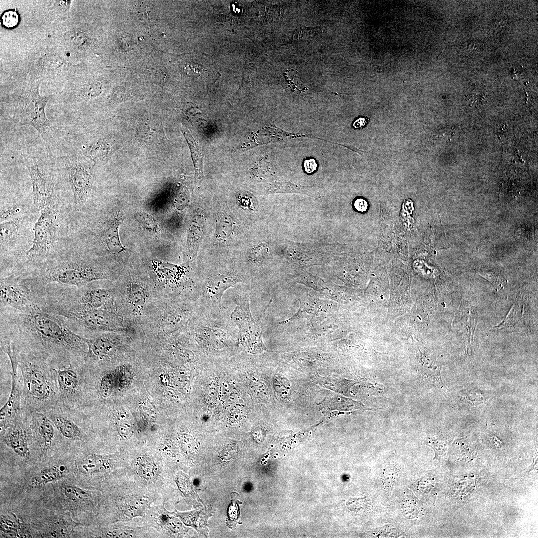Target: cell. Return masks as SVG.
I'll return each mask as SVG.
<instances>
[{"mask_svg":"<svg viewBox=\"0 0 538 538\" xmlns=\"http://www.w3.org/2000/svg\"><path fill=\"white\" fill-rule=\"evenodd\" d=\"M182 132L190 149L194 167L195 181L201 182L204 177L203 152L188 131L182 130Z\"/></svg>","mask_w":538,"mask_h":538,"instance_id":"cell-25","label":"cell"},{"mask_svg":"<svg viewBox=\"0 0 538 538\" xmlns=\"http://www.w3.org/2000/svg\"><path fill=\"white\" fill-rule=\"evenodd\" d=\"M129 298L133 303L140 304L144 300L145 297L144 289L142 286L137 282H133L129 288Z\"/></svg>","mask_w":538,"mask_h":538,"instance_id":"cell-34","label":"cell"},{"mask_svg":"<svg viewBox=\"0 0 538 538\" xmlns=\"http://www.w3.org/2000/svg\"><path fill=\"white\" fill-rule=\"evenodd\" d=\"M354 206L357 210L360 212H364L366 210L368 204L366 200L360 198L357 199L354 203Z\"/></svg>","mask_w":538,"mask_h":538,"instance_id":"cell-42","label":"cell"},{"mask_svg":"<svg viewBox=\"0 0 538 538\" xmlns=\"http://www.w3.org/2000/svg\"><path fill=\"white\" fill-rule=\"evenodd\" d=\"M186 73L190 76H197L199 73V68L198 65L193 63H187L185 66Z\"/></svg>","mask_w":538,"mask_h":538,"instance_id":"cell-40","label":"cell"},{"mask_svg":"<svg viewBox=\"0 0 538 538\" xmlns=\"http://www.w3.org/2000/svg\"><path fill=\"white\" fill-rule=\"evenodd\" d=\"M0 531L14 537H31L27 526L13 514L11 516H1Z\"/></svg>","mask_w":538,"mask_h":538,"instance_id":"cell-24","label":"cell"},{"mask_svg":"<svg viewBox=\"0 0 538 538\" xmlns=\"http://www.w3.org/2000/svg\"><path fill=\"white\" fill-rule=\"evenodd\" d=\"M87 347L85 361L90 360L106 361L116 353V340L110 333H104L93 338L84 337Z\"/></svg>","mask_w":538,"mask_h":538,"instance_id":"cell-18","label":"cell"},{"mask_svg":"<svg viewBox=\"0 0 538 538\" xmlns=\"http://www.w3.org/2000/svg\"><path fill=\"white\" fill-rule=\"evenodd\" d=\"M84 363L72 364L62 368H56L59 399L62 404L80 409L82 391V372Z\"/></svg>","mask_w":538,"mask_h":538,"instance_id":"cell-10","label":"cell"},{"mask_svg":"<svg viewBox=\"0 0 538 538\" xmlns=\"http://www.w3.org/2000/svg\"><path fill=\"white\" fill-rule=\"evenodd\" d=\"M32 275L40 286L78 288L112 278L111 271L101 265L78 254L65 252L33 270Z\"/></svg>","mask_w":538,"mask_h":538,"instance_id":"cell-3","label":"cell"},{"mask_svg":"<svg viewBox=\"0 0 538 538\" xmlns=\"http://www.w3.org/2000/svg\"><path fill=\"white\" fill-rule=\"evenodd\" d=\"M27 215L0 223V258L4 256L6 254L10 257L9 260L14 262L17 256L16 250L19 249L18 246L25 239V234H28L27 231H29ZM11 263L10 264H11Z\"/></svg>","mask_w":538,"mask_h":538,"instance_id":"cell-14","label":"cell"},{"mask_svg":"<svg viewBox=\"0 0 538 538\" xmlns=\"http://www.w3.org/2000/svg\"><path fill=\"white\" fill-rule=\"evenodd\" d=\"M21 159L31 180L34 212L40 213L47 207L57 206V179L47 161L32 151L24 150Z\"/></svg>","mask_w":538,"mask_h":538,"instance_id":"cell-5","label":"cell"},{"mask_svg":"<svg viewBox=\"0 0 538 538\" xmlns=\"http://www.w3.org/2000/svg\"><path fill=\"white\" fill-rule=\"evenodd\" d=\"M24 414L22 410L14 421L1 431L2 441L16 454L26 458L30 454L29 437Z\"/></svg>","mask_w":538,"mask_h":538,"instance_id":"cell-17","label":"cell"},{"mask_svg":"<svg viewBox=\"0 0 538 538\" xmlns=\"http://www.w3.org/2000/svg\"><path fill=\"white\" fill-rule=\"evenodd\" d=\"M231 318L239 329L240 339L251 350L256 352L265 349L261 331L252 316L248 298L239 299Z\"/></svg>","mask_w":538,"mask_h":538,"instance_id":"cell-12","label":"cell"},{"mask_svg":"<svg viewBox=\"0 0 538 538\" xmlns=\"http://www.w3.org/2000/svg\"><path fill=\"white\" fill-rule=\"evenodd\" d=\"M23 411L37 445L44 450L50 449L54 443L56 427L53 422L41 411Z\"/></svg>","mask_w":538,"mask_h":538,"instance_id":"cell-16","label":"cell"},{"mask_svg":"<svg viewBox=\"0 0 538 538\" xmlns=\"http://www.w3.org/2000/svg\"><path fill=\"white\" fill-rule=\"evenodd\" d=\"M304 168L308 173H311L316 170L317 164L313 159H310L305 161Z\"/></svg>","mask_w":538,"mask_h":538,"instance_id":"cell-41","label":"cell"},{"mask_svg":"<svg viewBox=\"0 0 538 538\" xmlns=\"http://www.w3.org/2000/svg\"><path fill=\"white\" fill-rule=\"evenodd\" d=\"M49 98L40 95L38 84L32 87L21 96L16 106L12 119L13 124L32 126L43 139L49 140L56 131L45 113V106Z\"/></svg>","mask_w":538,"mask_h":538,"instance_id":"cell-7","label":"cell"},{"mask_svg":"<svg viewBox=\"0 0 538 538\" xmlns=\"http://www.w3.org/2000/svg\"><path fill=\"white\" fill-rule=\"evenodd\" d=\"M76 468L85 474H91L102 471L110 467L108 459L101 455L90 454L78 460Z\"/></svg>","mask_w":538,"mask_h":538,"instance_id":"cell-23","label":"cell"},{"mask_svg":"<svg viewBox=\"0 0 538 538\" xmlns=\"http://www.w3.org/2000/svg\"><path fill=\"white\" fill-rule=\"evenodd\" d=\"M9 342L22 379V409L44 412L60 404L56 368L39 354Z\"/></svg>","mask_w":538,"mask_h":538,"instance_id":"cell-2","label":"cell"},{"mask_svg":"<svg viewBox=\"0 0 538 538\" xmlns=\"http://www.w3.org/2000/svg\"><path fill=\"white\" fill-rule=\"evenodd\" d=\"M30 208L28 205L22 203H1L0 222L26 216L28 213Z\"/></svg>","mask_w":538,"mask_h":538,"instance_id":"cell-28","label":"cell"},{"mask_svg":"<svg viewBox=\"0 0 538 538\" xmlns=\"http://www.w3.org/2000/svg\"><path fill=\"white\" fill-rule=\"evenodd\" d=\"M80 148L82 155L89 159L94 165L106 162L114 150L113 141L108 137L82 144Z\"/></svg>","mask_w":538,"mask_h":538,"instance_id":"cell-20","label":"cell"},{"mask_svg":"<svg viewBox=\"0 0 538 538\" xmlns=\"http://www.w3.org/2000/svg\"><path fill=\"white\" fill-rule=\"evenodd\" d=\"M80 409L70 408L61 403L44 413L62 436L68 440H81L84 434L78 423Z\"/></svg>","mask_w":538,"mask_h":538,"instance_id":"cell-15","label":"cell"},{"mask_svg":"<svg viewBox=\"0 0 538 538\" xmlns=\"http://www.w3.org/2000/svg\"><path fill=\"white\" fill-rule=\"evenodd\" d=\"M368 119L365 117H360L356 119L353 124V126L356 128H362L368 123Z\"/></svg>","mask_w":538,"mask_h":538,"instance_id":"cell-43","label":"cell"},{"mask_svg":"<svg viewBox=\"0 0 538 538\" xmlns=\"http://www.w3.org/2000/svg\"><path fill=\"white\" fill-rule=\"evenodd\" d=\"M138 134L145 142H153L162 136V128L155 122H142L139 126Z\"/></svg>","mask_w":538,"mask_h":538,"instance_id":"cell-29","label":"cell"},{"mask_svg":"<svg viewBox=\"0 0 538 538\" xmlns=\"http://www.w3.org/2000/svg\"><path fill=\"white\" fill-rule=\"evenodd\" d=\"M139 15L141 21L147 25H153L156 21L155 12L150 6L146 5L141 6L139 10Z\"/></svg>","mask_w":538,"mask_h":538,"instance_id":"cell-36","label":"cell"},{"mask_svg":"<svg viewBox=\"0 0 538 538\" xmlns=\"http://www.w3.org/2000/svg\"><path fill=\"white\" fill-rule=\"evenodd\" d=\"M2 25L7 28L15 27L19 22L18 14L14 10H8L4 12L1 16Z\"/></svg>","mask_w":538,"mask_h":538,"instance_id":"cell-35","label":"cell"},{"mask_svg":"<svg viewBox=\"0 0 538 538\" xmlns=\"http://www.w3.org/2000/svg\"><path fill=\"white\" fill-rule=\"evenodd\" d=\"M124 218L121 212H111L102 217L93 229L92 234L109 255H118L126 249L120 241L119 234Z\"/></svg>","mask_w":538,"mask_h":538,"instance_id":"cell-13","label":"cell"},{"mask_svg":"<svg viewBox=\"0 0 538 538\" xmlns=\"http://www.w3.org/2000/svg\"><path fill=\"white\" fill-rule=\"evenodd\" d=\"M398 471L391 466L386 468L384 473V483L388 487H391L396 483L398 477Z\"/></svg>","mask_w":538,"mask_h":538,"instance_id":"cell-37","label":"cell"},{"mask_svg":"<svg viewBox=\"0 0 538 538\" xmlns=\"http://www.w3.org/2000/svg\"><path fill=\"white\" fill-rule=\"evenodd\" d=\"M70 4V1L69 0L56 1L54 7L55 12L61 15L62 14V16H66L67 14L69 16Z\"/></svg>","mask_w":538,"mask_h":538,"instance_id":"cell-39","label":"cell"},{"mask_svg":"<svg viewBox=\"0 0 538 538\" xmlns=\"http://www.w3.org/2000/svg\"><path fill=\"white\" fill-rule=\"evenodd\" d=\"M239 281V278L236 276L218 274L212 278L208 282L207 289L211 294L213 299L219 303L224 292Z\"/></svg>","mask_w":538,"mask_h":538,"instance_id":"cell-22","label":"cell"},{"mask_svg":"<svg viewBox=\"0 0 538 538\" xmlns=\"http://www.w3.org/2000/svg\"><path fill=\"white\" fill-rule=\"evenodd\" d=\"M137 474L141 478L149 481L153 479L156 474V464L150 457L144 455L138 457L136 461Z\"/></svg>","mask_w":538,"mask_h":538,"instance_id":"cell-30","label":"cell"},{"mask_svg":"<svg viewBox=\"0 0 538 538\" xmlns=\"http://www.w3.org/2000/svg\"><path fill=\"white\" fill-rule=\"evenodd\" d=\"M0 335L16 346L39 354L56 368L85 362L84 337L38 304L23 310L0 309Z\"/></svg>","mask_w":538,"mask_h":538,"instance_id":"cell-1","label":"cell"},{"mask_svg":"<svg viewBox=\"0 0 538 538\" xmlns=\"http://www.w3.org/2000/svg\"><path fill=\"white\" fill-rule=\"evenodd\" d=\"M135 219L147 231L154 235L160 233L158 222L151 215L144 212H137L134 215Z\"/></svg>","mask_w":538,"mask_h":538,"instance_id":"cell-32","label":"cell"},{"mask_svg":"<svg viewBox=\"0 0 538 538\" xmlns=\"http://www.w3.org/2000/svg\"><path fill=\"white\" fill-rule=\"evenodd\" d=\"M234 230V224L230 216L223 211L217 215L215 235L219 240L230 237Z\"/></svg>","mask_w":538,"mask_h":538,"instance_id":"cell-31","label":"cell"},{"mask_svg":"<svg viewBox=\"0 0 538 538\" xmlns=\"http://www.w3.org/2000/svg\"><path fill=\"white\" fill-rule=\"evenodd\" d=\"M9 357L11 367V387L8 398L0 412L2 431L11 424L22 411V379L17 359L9 347L3 351Z\"/></svg>","mask_w":538,"mask_h":538,"instance_id":"cell-11","label":"cell"},{"mask_svg":"<svg viewBox=\"0 0 538 538\" xmlns=\"http://www.w3.org/2000/svg\"><path fill=\"white\" fill-rule=\"evenodd\" d=\"M44 535L50 538L69 537L76 524L70 518L62 517L53 518L43 523Z\"/></svg>","mask_w":538,"mask_h":538,"instance_id":"cell-21","label":"cell"},{"mask_svg":"<svg viewBox=\"0 0 538 538\" xmlns=\"http://www.w3.org/2000/svg\"><path fill=\"white\" fill-rule=\"evenodd\" d=\"M62 492L66 498L72 502H78L88 497V492L72 484H65L62 486Z\"/></svg>","mask_w":538,"mask_h":538,"instance_id":"cell-33","label":"cell"},{"mask_svg":"<svg viewBox=\"0 0 538 538\" xmlns=\"http://www.w3.org/2000/svg\"><path fill=\"white\" fill-rule=\"evenodd\" d=\"M57 207H47L40 212L33 227L31 246L14 269L31 272L61 253L58 247L60 219Z\"/></svg>","mask_w":538,"mask_h":538,"instance_id":"cell-4","label":"cell"},{"mask_svg":"<svg viewBox=\"0 0 538 538\" xmlns=\"http://www.w3.org/2000/svg\"><path fill=\"white\" fill-rule=\"evenodd\" d=\"M72 192L74 206L78 210L87 204L94 193L93 173L90 165L77 152L62 157Z\"/></svg>","mask_w":538,"mask_h":538,"instance_id":"cell-8","label":"cell"},{"mask_svg":"<svg viewBox=\"0 0 538 538\" xmlns=\"http://www.w3.org/2000/svg\"><path fill=\"white\" fill-rule=\"evenodd\" d=\"M77 328L93 332H115L126 330L115 308L82 310L59 315Z\"/></svg>","mask_w":538,"mask_h":538,"instance_id":"cell-9","label":"cell"},{"mask_svg":"<svg viewBox=\"0 0 538 538\" xmlns=\"http://www.w3.org/2000/svg\"><path fill=\"white\" fill-rule=\"evenodd\" d=\"M235 507H236V505H233V507H234L233 508L234 509H232V508L231 507V508L230 509V511H229V513H230V515H229L230 516L229 517L230 518V519H231V520H233L234 519H235L236 517H235V516H237L238 514V509H236L235 508Z\"/></svg>","mask_w":538,"mask_h":538,"instance_id":"cell-44","label":"cell"},{"mask_svg":"<svg viewBox=\"0 0 538 538\" xmlns=\"http://www.w3.org/2000/svg\"><path fill=\"white\" fill-rule=\"evenodd\" d=\"M102 90V85L100 83L85 84L75 89L71 94V99L77 102L88 100L98 97Z\"/></svg>","mask_w":538,"mask_h":538,"instance_id":"cell-27","label":"cell"},{"mask_svg":"<svg viewBox=\"0 0 538 538\" xmlns=\"http://www.w3.org/2000/svg\"><path fill=\"white\" fill-rule=\"evenodd\" d=\"M205 231V218L203 214L195 211L189 220L186 245V254L189 260L197 256Z\"/></svg>","mask_w":538,"mask_h":538,"instance_id":"cell-19","label":"cell"},{"mask_svg":"<svg viewBox=\"0 0 538 538\" xmlns=\"http://www.w3.org/2000/svg\"><path fill=\"white\" fill-rule=\"evenodd\" d=\"M0 274V309L23 310L38 304V292L30 273L13 270Z\"/></svg>","mask_w":538,"mask_h":538,"instance_id":"cell-6","label":"cell"},{"mask_svg":"<svg viewBox=\"0 0 538 538\" xmlns=\"http://www.w3.org/2000/svg\"><path fill=\"white\" fill-rule=\"evenodd\" d=\"M68 37L70 43L76 47H81L86 44V37L78 31L70 32Z\"/></svg>","mask_w":538,"mask_h":538,"instance_id":"cell-38","label":"cell"},{"mask_svg":"<svg viewBox=\"0 0 538 538\" xmlns=\"http://www.w3.org/2000/svg\"><path fill=\"white\" fill-rule=\"evenodd\" d=\"M65 468L63 466L46 467L35 474L31 479L30 486L39 487L58 480L65 476Z\"/></svg>","mask_w":538,"mask_h":538,"instance_id":"cell-26","label":"cell"}]
</instances>
